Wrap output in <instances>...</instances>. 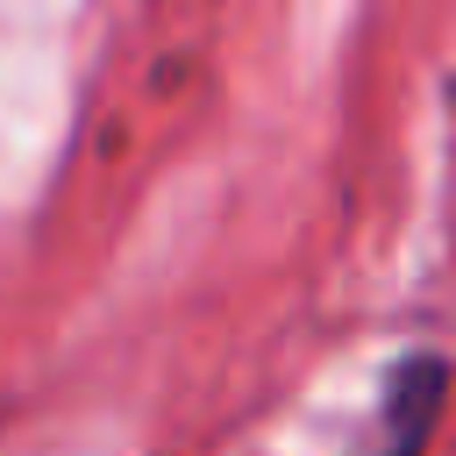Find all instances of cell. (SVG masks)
<instances>
[{
	"label": "cell",
	"mask_w": 456,
	"mask_h": 456,
	"mask_svg": "<svg viewBox=\"0 0 456 456\" xmlns=\"http://www.w3.org/2000/svg\"><path fill=\"white\" fill-rule=\"evenodd\" d=\"M442 385H449V363L435 349L399 356V370L385 378V399H378V449L370 456H420V442L442 413Z\"/></svg>",
	"instance_id": "obj_1"
}]
</instances>
